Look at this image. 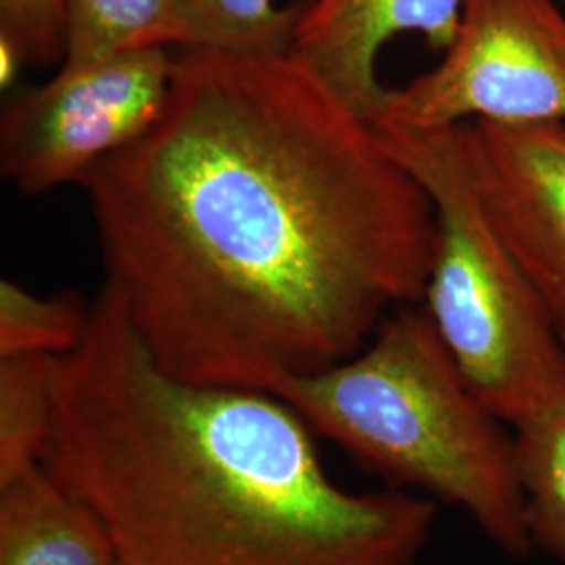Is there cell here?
Listing matches in <instances>:
<instances>
[{
    "mask_svg": "<svg viewBox=\"0 0 565 565\" xmlns=\"http://www.w3.org/2000/svg\"><path fill=\"white\" fill-rule=\"evenodd\" d=\"M23 63L20 51L11 42L0 41V82L4 88L13 84Z\"/></svg>",
    "mask_w": 565,
    "mask_h": 565,
    "instance_id": "cell-16",
    "label": "cell"
},
{
    "mask_svg": "<svg viewBox=\"0 0 565 565\" xmlns=\"http://www.w3.org/2000/svg\"><path fill=\"white\" fill-rule=\"evenodd\" d=\"M300 0H174L172 46H210L237 53L294 49Z\"/></svg>",
    "mask_w": 565,
    "mask_h": 565,
    "instance_id": "cell-11",
    "label": "cell"
},
{
    "mask_svg": "<svg viewBox=\"0 0 565 565\" xmlns=\"http://www.w3.org/2000/svg\"><path fill=\"white\" fill-rule=\"evenodd\" d=\"M476 189L565 342V124L465 121Z\"/></svg>",
    "mask_w": 565,
    "mask_h": 565,
    "instance_id": "cell-7",
    "label": "cell"
},
{
    "mask_svg": "<svg viewBox=\"0 0 565 565\" xmlns=\"http://www.w3.org/2000/svg\"><path fill=\"white\" fill-rule=\"evenodd\" d=\"M0 565H120L93 507L46 467L0 482Z\"/></svg>",
    "mask_w": 565,
    "mask_h": 565,
    "instance_id": "cell-9",
    "label": "cell"
},
{
    "mask_svg": "<svg viewBox=\"0 0 565 565\" xmlns=\"http://www.w3.org/2000/svg\"><path fill=\"white\" fill-rule=\"evenodd\" d=\"M270 394L387 484L461 507L511 557L534 551L513 436L471 392L425 310L398 306L352 359Z\"/></svg>",
    "mask_w": 565,
    "mask_h": 565,
    "instance_id": "cell-3",
    "label": "cell"
},
{
    "mask_svg": "<svg viewBox=\"0 0 565 565\" xmlns=\"http://www.w3.org/2000/svg\"><path fill=\"white\" fill-rule=\"evenodd\" d=\"M174 51L142 46L82 65H60L0 118V172L23 195L78 182L139 141L170 97Z\"/></svg>",
    "mask_w": 565,
    "mask_h": 565,
    "instance_id": "cell-6",
    "label": "cell"
},
{
    "mask_svg": "<svg viewBox=\"0 0 565 565\" xmlns=\"http://www.w3.org/2000/svg\"><path fill=\"white\" fill-rule=\"evenodd\" d=\"M564 121L565 13L557 0H465L443 61L390 90L380 116L404 128Z\"/></svg>",
    "mask_w": 565,
    "mask_h": 565,
    "instance_id": "cell-5",
    "label": "cell"
},
{
    "mask_svg": "<svg viewBox=\"0 0 565 565\" xmlns=\"http://www.w3.org/2000/svg\"><path fill=\"white\" fill-rule=\"evenodd\" d=\"M120 565H124V564H120Z\"/></svg>",
    "mask_w": 565,
    "mask_h": 565,
    "instance_id": "cell-17",
    "label": "cell"
},
{
    "mask_svg": "<svg viewBox=\"0 0 565 565\" xmlns=\"http://www.w3.org/2000/svg\"><path fill=\"white\" fill-rule=\"evenodd\" d=\"M51 356L0 359V482L41 467L53 422Z\"/></svg>",
    "mask_w": 565,
    "mask_h": 565,
    "instance_id": "cell-12",
    "label": "cell"
},
{
    "mask_svg": "<svg viewBox=\"0 0 565 565\" xmlns=\"http://www.w3.org/2000/svg\"><path fill=\"white\" fill-rule=\"evenodd\" d=\"M70 0H0V41L11 42L25 63H63Z\"/></svg>",
    "mask_w": 565,
    "mask_h": 565,
    "instance_id": "cell-15",
    "label": "cell"
},
{
    "mask_svg": "<svg viewBox=\"0 0 565 565\" xmlns=\"http://www.w3.org/2000/svg\"><path fill=\"white\" fill-rule=\"evenodd\" d=\"M90 319L81 294L41 298L18 282L0 281V359H60L78 348Z\"/></svg>",
    "mask_w": 565,
    "mask_h": 565,
    "instance_id": "cell-14",
    "label": "cell"
},
{
    "mask_svg": "<svg viewBox=\"0 0 565 565\" xmlns=\"http://www.w3.org/2000/svg\"><path fill=\"white\" fill-rule=\"evenodd\" d=\"M511 427L532 545L565 565V396Z\"/></svg>",
    "mask_w": 565,
    "mask_h": 565,
    "instance_id": "cell-10",
    "label": "cell"
},
{
    "mask_svg": "<svg viewBox=\"0 0 565 565\" xmlns=\"http://www.w3.org/2000/svg\"><path fill=\"white\" fill-rule=\"evenodd\" d=\"M42 465L124 565H419L436 524L429 497L335 484L279 396L163 371L105 285L53 364Z\"/></svg>",
    "mask_w": 565,
    "mask_h": 565,
    "instance_id": "cell-2",
    "label": "cell"
},
{
    "mask_svg": "<svg viewBox=\"0 0 565 565\" xmlns=\"http://www.w3.org/2000/svg\"><path fill=\"white\" fill-rule=\"evenodd\" d=\"M465 0H300L294 51L302 55L343 102L373 121L390 88L377 63L385 44L408 32L431 51L452 44Z\"/></svg>",
    "mask_w": 565,
    "mask_h": 565,
    "instance_id": "cell-8",
    "label": "cell"
},
{
    "mask_svg": "<svg viewBox=\"0 0 565 565\" xmlns=\"http://www.w3.org/2000/svg\"><path fill=\"white\" fill-rule=\"evenodd\" d=\"M373 124L436 210L438 243L425 312L471 392L507 425L520 424L565 396V342L486 212L463 124Z\"/></svg>",
    "mask_w": 565,
    "mask_h": 565,
    "instance_id": "cell-4",
    "label": "cell"
},
{
    "mask_svg": "<svg viewBox=\"0 0 565 565\" xmlns=\"http://www.w3.org/2000/svg\"><path fill=\"white\" fill-rule=\"evenodd\" d=\"M82 186L105 287L189 384L273 392L352 359L436 258L422 182L294 49H177L160 120Z\"/></svg>",
    "mask_w": 565,
    "mask_h": 565,
    "instance_id": "cell-1",
    "label": "cell"
},
{
    "mask_svg": "<svg viewBox=\"0 0 565 565\" xmlns=\"http://www.w3.org/2000/svg\"><path fill=\"white\" fill-rule=\"evenodd\" d=\"M174 0H70L63 65L105 60L130 49H172Z\"/></svg>",
    "mask_w": 565,
    "mask_h": 565,
    "instance_id": "cell-13",
    "label": "cell"
}]
</instances>
